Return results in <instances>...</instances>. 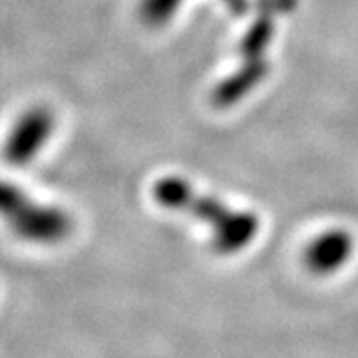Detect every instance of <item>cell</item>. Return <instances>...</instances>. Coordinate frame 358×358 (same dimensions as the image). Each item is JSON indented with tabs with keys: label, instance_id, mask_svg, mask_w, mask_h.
<instances>
[{
	"label": "cell",
	"instance_id": "1",
	"mask_svg": "<svg viewBox=\"0 0 358 358\" xmlns=\"http://www.w3.org/2000/svg\"><path fill=\"white\" fill-rule=\"evenodd\" d=\"M154 197L166 209L187 213L209 225L211 249L219 255H235L243 251L259 233V217L251 211L233 209L217 197L197 192L185 179L169 176L154 185Z\"/></svg>",
	"mask_w": 358,
	"mask_h": 358
},
{
	"label": "cell",
	"instance_id": "2",
	"mask_svg": "<svg viewBox=\"0 0 358 358\" xmlns=\"http://www.w3.org/2000/svg\"><path fill=\"white\" fill-rule=\"evenodd\" d=\"M296 6V0H257V16L239 44L241 66L213 88L211 100L217 108H231L247 98L267 78V50L275 34V18Z\"/></svg>",
	"mask_w": 358,
	"mask_h": 358
},
{
	"label": "cell",
	"instance_id": "3",
	"mask_svg": "<svg viewBox=\"0 0 358 358\" xmlns=\"http://www.w3.org/2000/svg\"><path fill=\"white\" fill-rule=\"evenodd\" d=\"M0 205L8 225L26 241L42 245L58 243L72 231V219L68 217L66 211L34 201L13 183L2 185Z\"/></svg>",
	"mask_w": 358,
	"mask_h": 358
},
{
	"label": "cell",
	"instance_id": "4",
	"mask_svg": "<svg viewBox=\"0 0 358 358\" xmlns=\"http://www.w3.org/2000/svg\"><path fill=\"white\" fill-rule=\"evenodd\" d=\"M54 129V115L46 108H34L20 115L6 141V159L13 166L32 162Z\"/></svg>",
	"mask_w": 358,
	"mask_h": 358
},
{
	"label": "cell",
	"instance_id": "5",
	"mask_svg": "<svg viewBox=\"0 0 358 358\" xmlns=\"http://www.w3.org/2000/svg\"><path fill=\"white\" fill-rule=\"evenodd\" d=\"M355 251L352 235L345 229H329L315 237L305 251L307 267L317 275H331L348 263Z\"/></svg>",
	"mask_w": 358,
	"mask_h": 358
},
{
	"label": "cell",
	"instance_id": "6",
	"mask_svg": "<svg viewBox=\"0 0 358 358\" xmlns=\"http://www.w3.org/2000/svg\"><path fill=\"white\" fill-rule=\"evenodd\" d=\"M183 0H141L140 14L150 26H164L179 10Z\"/></svg>",
	"mask_w": 358,
	"mask_h": 358
},
{
	"label": "cell",
	"instance_id": "7",
	"mask_svg": "<svg viewBox=\"0 0 358 358\" xmlns=\"http://www.w3.org/2000/svg\"><path fill=\"white\" fill-rule=\"evenodd\" d=\"M223 2H225L227 10L235 16H243L249 8V0H223Z\"/></svg>",
	"mask_w": 358,
	"mask_h": 358
}]
</instances>
